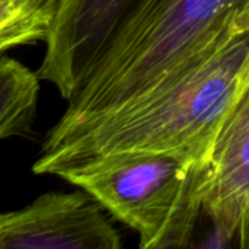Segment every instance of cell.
<instances>
[{
  "instance_id": "6da1fadb",
  "label": "cell",
  "mask_w": 249,
  "mask_h": 249,
  "mask_svg": "<svg viewBox=\"0 0 249 249\" xmlns=\"http://www.w3.org/2000/svg\"><path fill=\"white\" fill-rule=\"evenodd\" d=\"M249 80V31L233 25L143 93L108 111L57 121L36 175H57L89 158L120 152H188L210 158L216 134Z\"/></svg>"
},
{
  "instance_id": "7a4b0ae2",
  "label": "cell",
  "mask_w": 249,
  "mask_h": 249,
  "mask_svg": "<svg viewBox=\"0 0 249 249\" xmlns=\"http://www.w3.org/2000/svg\"><path fill=\"white\" fill-rule=\"evenodd\" d=\"M249 0H136L60 121L115 108L143 93L232 26Z\"/></svg>"
},
{
  "instance_id": "3957f363",
  "label": "cell",
  "mask_w": 249,
  "mask_h": 249,
  "mask_svg": "<svg viewBox=\"0 0 249 249\" xmlns=\"http://www.w3.org/2000/svg\"><path fill=\"white\" fill-rule=\"evenodd\" d=\"M207 163L209 156L188 152H120L85 159L57 177L134 231L140 248H184L203 214Z\"/></svg>"
},
{
  "instance_id": "277c9868",
  "label": "cell",
  "mask_w": 249,
  "mask_h": 249,
  "mask_svg": "<svg viewBox=\"0 0 249 249\" xmlns=\"http://www.w3.org/2000/svg\"><path fill=\"white\" fill-rule=\"evenodd\" d=\"M104 207L83 190L47 193L0 212V249H118L121 236Z\"/></svg>"
},
{
  "instance_id": "5b68a950",
  "label": "cell",
  "mask_w": 249,
  "mask_h": 249,
  "mask_svg": "<svg viewBox=\"0 0 249 249\" xmlns=\"http://www.w3.org/2000/svg\"><path fill=\"white\" fill-rule=\"evenodd\" d=\"M136 0H57L38 69L69 101Z\"/></svg>"
},
{
  "instance_id": "8992f818",
  "label": "cell",
  "mask_w": 249,
  "mask_h": 249,
  "mask_svg": "<svg viewBox=\"0 0 249 249\" xmlns=\"http://www.w3.org/2000/svg\"><path fill=\"white\" fill-rule=\"evenodd\" d=\"M248 209L249 80L213 142L203 191V214L220 239L233 241Z\"/></svg>"
},
{
  "instance_id": "52a82bcc",
  "label": "cell",
  "mask_w": 249,
  "mask_h": 249,
  "mask_svg": "<svg viewBox=\"0 0 249 249\" xmlns=\"http://www.w3.org/2000/svg\"><path fill=\"white\" fill-rule=\"evenodd\" d=\"M39 76L20 61L0 55V142L26 136L35 123Z\"/></svg>"
},
{
  "instance_id": "ba28073f",
  "label": "cell",
  "mask_w": 249,
  "mask_h": 249,
  "mask_svg": "<svg viewBox=\"0 0 249 249\" xmlns=\"http://www.w3.org/2000/svg\"><path fill=\"white\" fill-rule=\"evenodd\" d=\"M57 0H0V55L19 47L45 41Z\"/></svg>"
},
{
  "instance_id": "9c48e42d",
  "label": "cell",
  "mask_w": 249,
  "mask_h": 249,
  "mask_svg": "<svg viewBox=\"0 0 249 249\" xmlns=\"http://www.w3.org/2000/svg\"><path fill=\"white\" fill-rule=\"evenodd\" d=\"M235 245L242 249H249V209L247 210V213L244 214L238 231L235 233Z\"/></svg>"
},
{
  "instance_id": "30bf717a",
  "label": "cell",
  "mask_w": 249,
  "mask_h": 249,
  "mask_svg": "<svg viewBox=\"0 0 249 249\" xmlns=\"http://www.w3.org/2000/svg\"><path fill=\"white\" fill-rule=\"evenodd\" d=\"M232 25H233V28L238 32H247V31H249V1L248 4L235 16Z\"/></svg>"
}]
</instances>
